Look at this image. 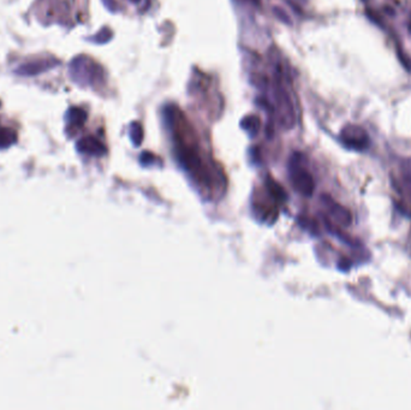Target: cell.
Returning <instances> with one entry per match:
<instances>
[{
	"label": "cell",
	"mask_w": 411,
	"mask_h": 410,
	"mask_svg": "<svg viewBox=\"0 0 411 410\" xmlns=\"http://www.w3.org/2000/svg\"><path fill=\"white\" fill-rule=\"evenodd\" d=\"M111 35L112 34H111V31L109 30V29H103V30H101L100 33L95 36L96 42H106V41L111 37Z\"/></svg>",
	"instance_id": "4fadbf2b"
},
{
	"label": "cell",
	"mask_w": 411,
	"mask_h": 410,
	"mask_svg": "<svg viewBox=\"0 0 411 410\" xmlns=\"http://www.w3.org/2000/svg\"><path fill=\"white\" fill-rule=\"evenodd\" d=\"M273 13H274V16H275L276 18L280 20V22L284 23V24H287V25L291 24L290 17H288V14L286 13V11H285L284 8H281L279 6H274L273 7Z\"/></svg>",
	"instance_id": "8fae6325"
},
{
	"label": "cell",
	"mask_w": 411,
	"mask_h": 410,
	"mask_svg": "<svg viewBox=\"0 0 411 410\" xmlns=\"http://www.w3.org/2000/svg\"><path fill=\"white\" fill-rule=\"evenodd\" d=\"M321 201H322L323 206L326 207V209L328 210L329 215L332 216V219H333L337 224L342 225V226H345V227L351 224L352 215L346 207H344L340 204H338V202L334 201L333 199L328 195H322Z\"/></svg>",
	"instance_id": "3957f363"
},
{
	"label": "cell",
	"mask_w": 411,
	"mask_h": 410,
	"mask_svg": "<svg viewBox=\"0 0 411 410\" xmlns=\"http://www.w3.org/2000/svg\"><path fill=\"white\" fill-rule=\"evenodd\" d=\"M131 1H133V2H138L139 0H131Z\"/></svg>",
	"instance_id": "5bb4252c"
},
{
	"label": "cell",
	"mask_w": 411,
	"mask_h": 410,
	"mask_svg": "<svg viewBox=\"0 0 411 410\" xmlns=\"http://www.w3.org/2000/svg\"><path fill=\"white\" fill-rule=\"evenodd\" d=\"M16 133L8 128H0V148H5L16 142Z\"/></svg>",
	"instance_id": "9c48e42d"
},
{
	"label": "cell",
	"mask_w": 411,
	"mask_h": 410,
	"mask_svg": "<svg viewBox=\"0 0 411 410\" xmlns=\"http://www.w3.org/2000/svg\"><path fill=\"white\" fill-rule=\"evenodd\" d=\"M57 61L55 60H37V61H31V63H27L24 65L19 66L17 69V74L22 75V76H34L37 74H41L43 71H47V70L53 67Z\"/></svg>",
	"instance_id": "5b68a950"
},
{
	"label": "cell",
	"mask_w": 411,
	"mask_h": 410,
	"mask_svg": "<svg viewBox=\"0 0 411 410\" xmlns=\"http://www.w3.org/2000/svg\"><path fill=\"white\" fill-rule=\"evenodd\" d=\"M66 118L70 124L74 127H82L87 121V112L80 107H72L68 111Z\"/></svg>",
	"instance_id": "52a82bcc"
},
{
	"label": "cell",
	"mask_w": 411,
	"mask_h": 410,
	"mask_svg": "<svg viewBox=\"0 0 411 410\" xmlns=\"http://www.w3.org/2000/svg\"><path fill=\"white\" fill-rule=\"evenodd\" d=\"M340 140L346 148L364 151L369 146V137L366 130L358 125H348L340 133Z\"/></svg>",
	"instance_id": "7a4b0ae2"
},
{
	"label": "cell",
	"mask_w": 411,
	"mask_h": 410,
	"mask_svg": "<svg viewBox=\"0 0 411 410\" xmlns=\"http://www.w3.org/2000/svg\"><path fill=\"white\" fill-rule=\"evenodd\" d=\"M288 174H290L291 184L297 193L303 196H311L315 190V182L313 176L302 166V155L295 153L291 157L288 164Z\"/></svg>",
	"instance_id": "6da1fadb"
},
{
	"label": "cell",
	"mask_w": 411,
	"mask_h": 410,
	"mask_svg": "<svg viewBox=\"0 0 411 410\" xmlns=\"http://www.w3.org/2000/svg\"><path fill=\"white\" fill-rule=\"evenodd\" d=\"M267 188H268V192L271 193V195H272L273 198H275L276 200H285V199L287 198L285 190L282 189L275 181H273V180L267 181Z\"/></svg>",
	"instance_id": "30bf717a"
},
{
	"label": "cell",
	"mask_w": 411,
	"mask_h": 410,
	"mask_svg": "<svg viewBox=\"0 0 411 410\" xmlns=\"http://www.w3.org/2000/svg\"><path fill=\"white\" fill-rule=\"evenodd\" d=\"M0 105H1V102H0Z\"/></svg>",
	"instance_id": "2e32d148"
},
{
	"label": "cell",
	"mask_w": 411,
	"mask_h": 410,
	"mask_svg": "<svg viewBox=\"0 0 411 410\" xmlns=\"http://www.w3.org/2000/svg\"><path fill=\"white\" fill-rule=\"evenodd\" d=\"M241 127L244 131H247L250 136L254 137L258 135L261 128V121L258 116H248L244 117L241 122Z\"/></svg>",
	"instance_id": "8992f818"
},
{
	"label": "cell",
	"mask_w": 411,
	"mask_h": 410,
	"mask_svg": "<svg viewBox=\"0 0 411 410\" xmlns=\"http://www.w3.org/2000/svg\"><path fill=\"white\" fill-rule=\"evenodd\" d=\"M77 149L81 153L94 155V157H101V155L106 154L107 152L106 147H105L103 143L99 141L98 139L92 136L81 139L80 141L77 142Z\"/></svg>",
	"instance_id": "277c9868"
},
{
	"label": "cell",
	"mask_w": 411,
	"mask_h": 410,
	"mask_svg": "<svg viewBox=\"0 0 411 410\" xmlns=\"http://www.w3.org/2000/svg\"><path fill=\"white\" fill-rule=\"evenodd\" d=\"M129 135H130V140L131 142L134 143V146L138 147L141 146L142 141H143V128L139 124L138 122H133L129 127Z\"/></svg>",
	"instance_id": "ba28073f"
},
{
	"label": "cell",
	"mask_w": 411,
	"mask_h": 410,
	"mask_svg": "<svg viewBox=\"0 0 411 410\" xmlns=\"http://www.w3.org/2000/svg\"><path fill=\"white\" fill-rule=\"evenodd\" d=\"M254 1H255V2H258V1H259V0H254Z\"/></svg>",
	"instance_id": "9a60e30c"
},
{
	"label": "cell",
	"mask_w": 411,
	"mask_h": 410,
	"mask_svg": "<svg viewBox=\"0 0 411 410\" xmlns=\"http://www.w3.org/2000/svg\"><path fill=\"white\" fill-rule=\"evenodd\" d=\"M156 160L158 159H156L155 155L150 153V152H143V153L141 154V157H139V162L144 166H149L151 164L156 163Z\"/></svg>",
	"instance_id": "7c38bea8"
}]
</instances>
